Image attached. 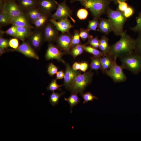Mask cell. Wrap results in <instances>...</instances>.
<instances>
[{
  "label": "cell",
  "mask_w": 141,
  "mask_h": 141,
  "mask_svg": "<svg viewBox=\"0 0 141 141\" xmlns=\"http://www.w3.org/2000/svg\"><path fill=\"white\" fill-rule=\"evenodd\" d=\"M93 72L91 70L80 74L75 78L69 90L72 93H79L81 95L86 87L92 82Z\"/></svg>",
  "instance_id": "4"
},
{
  "label": "cell",
  "mask_w": 141,
  "mask_h": 141,
  "mask_svg": "<svg viewBox=\"0 0 141 141\" xmlns=\"http://www.w3.org/2000/svg\"><path fill=\"white\" fill-rule=\"evenodd\" d=\"M120 36L118 42L110 46L107 54L114 59L133 52L135 48L136 39L132 38L126 31H124Z\"/></svg>",
  "instance_id": "1"
},
{
  "label": "cell",
  "mask_w": 141,
  "mask_h": 141,
  "mask_svg": "<svg viewBox=\"0 0 141 141\" xmlns=\"http://www.w3.org/2000/svg\"><path fill=\"white\" fill-rule=\"evenodd\" d=\"M9 40L1 37L0 38V48L5 49L9 46Z\"/></svg>",
  "instance_id": "44"
},
{
  "label": "cell",
  "mask_w": 141,
  "mask_h": 141,
  "mask_svg": "<svg viewBox=\"0 0 141 141\" xmlns=\"http://www.w3.org/2000/svg\"><path fill=\"white\" fill-rule=\"evenodd\" d=\"M72 10L67 5L66 1L64 0L62 2L58 3L56 10L52 15L51 18L58 21L69 17L75 23V21L72 17Z\"/></svg>",
  "instance_id": "7"
},
{
  "label": "cell",
  "mask_w": 141,
  "mask_h": 141,
  "mask_svg": "<svg viewBox=\"0 0 141 141\" xmlns=\"http://www.w3.org/2000/svg\"><path fill=\"white\" fill-rule=\"evenodd\" d=\"M80 66V63L75 62L73 64L72 68L73 70L77 71L79 70Z\"/></svg>",
  "instance_id": "48"
},
{
  "label": "cell",
  "mask_w": 141,
  "mask_h": 141,
  "mask_svg": "<svg viewBox=\"0 0 141 141\" xmlns=\"http://www.w3.org/2000/svg\"><path fill=\"white\" fill-rule=\"evenodd\" d=\"M31 28L26 27L17 26V32L15 38L24 41L33 34Z\"/></svg>",
  "instance_id": "19"
},
{
  "label": "cell",
  "mask_w": 141,
  "mask_h": 141,
  "mask_svg": "<svg viewBox=\"0 0 141 141\" xmlns=\"http://www.w3.org/2000/svg\"><path fill=\"white\" fill-rule=\"evenodd\" d=\"M64 99L69 103L71 113H72V110L73 107L77 105L80 102V99L76 93H72L69 97L67 98H65Z\"/></svg>",
  "instance_id": "23"
},
{
  "label": "cell",
  "mask_w": 141,
  "mask_h": 141,
  "mask_svg": "<svg viewBox=\"0 0 141 141\" xmlns=\"http://www.w3.org/2000/svg\"><path fill=\"white\" fill-rule=\"evenodd\" d=\"M57 5L58 3L54 0H40L38 3L41 10L47 15L56 9Z\"/></svg>",
  "instance_id": "15"
},
{
  "label": "cell",
  "mask_w": 141,
  "mask_h": 141,
  "mask_svg": "<svg viewBox=\"0 0 141 141\" xmlns=\"http://www.w3.org/2000/svg\"><path fill=\"white\" fill-rule=\"evenodd\" d=\"M58 68L52 62L50 63L48 66L47 72L49 75L52 76L58 72Z\"/></svg>",
  "instance_id": "39"
},
{
  "label": "cell",
  "mask_w": 141,
  "mask_h": 141,
  "mask_svg": "<svg viewBox=\"0 0 141 141\" xmlns=\"http://www.w3.org/2000/svg\"><path fill=\"white\" fill-rule=\"evenodd\" d=\"M110 1V0H86L80 3L85 8L89 10L94 18L98 19L107 12Z\"/></svg>",
  "instance_id": "3"
},
{
  "label": "cell",
  "mask_w": 141,
  "mask_h": 141,
  "mask_svg": "<svg viewBox=\"0 0 141 141\" xmlns=\"http://www.w3.org/2000/svg\"><path fill=\"white\" fill-rule=\"evenodd\" d=\"M98 28L97 31L105 35H108L111 32L113 31L110 21L105 18L99 19Z\"/></svg>",
  "instance_id": "16"
},
{
  "label": "cell",
  "mask_w": 141,
  "mask_h": 141,
  "mask_svg": "<svg viewBox=\"0 0 141 141\" xmlns=\"http://www.w3.org/2000/svg\"><path fill=\"white\" fill-rule=\"evenodd\" d=\"M124 69L121 65H118L116 63V59H114L111 67L106 70L104 73L110 77L114 83H119L126 81L127 77L124 73Z\"/></svg>",
  "instance_id": "6"
},
{
  "label": "cell",
  "mask_w": 141,
  "mask_h": 141,
  "mask_svg": "<svg viewBox=\"0 0 141 141\" xmlns=\"http://www.w3.org/2000/svg\"><path fill=\"white\" fill-rule=\"evenodd\" d=\"M66 67L64 78V86L66 90H69L70 87L76 77L81 74L80 71H75L72 69L69 64L65 62Z\"/></svg>",
  "instance_id": "11"
},
{
  "label": "cell",
  "mask_w": 141,
  "mask_h": 141,
  "mask_svg": "<svg viewBox=\"0 0 141 141\" xmlns=\"http://www.w3.org/2000/svg\"><path fill=\"white\" fill-rule=\"evenodd\" d=\"M58 31L52 23H51L47 24L44 30L45 40L51 42L56 40L58 36Z\"/></svg>",
  "instance_id": "14"
},
{
  "label": "cell",
  "mask_w": 141,
  "mask_h": 141,
  "mask_svg": "<svg viewBox=\"0 0 141 141\" xmlns=\"http://www.w3.org/2000/svg\"><path fill=\"white\" fill-rule=\"evenodd\" d=\"M57 29L62 33H69L70 29L74 26L72 25L68 18L62 19L57 21L52 19L49 20Z\"/></svg>",
  "instance_id": "13"
},
{
  "label": "cell",
  "mask_w": 141,
  "mask_h": 141,
  "mask_svg": "<svg viewBox=\"0 0 141 141\" xmlns=\"http://www.w3.org/2000/svg\"><path fill=\"white\" fill-rule=\"evenodd\" d=\"M86 0H69V1L71 3H73L77 1H79L81 2Z\"/></svg>",
  "instance_id": "49"
},
{
  "label": "cell",
  "mask_w": 141,
  "mask_h": 141,
  "mask_svg": "<svg viewBox=\"0 0 141 141\" xmlns=\"http://www.w3.org/2000/svg\"><path fill=\"white\" fill-rule=\"evenodd\" d=\"M57 80L55 79L52 80L49 85L46 87L48 91H54L56 90L59 91L62 90L61 87L64 86V84L61 85L58 84L57 83Z\"/></svg>",
  "instance_id": "31"
},
{
  "label": "cell",
  "mask_w": 141,
  "mask_h": 141,
  "mask_svg": "<svg viewBox=\"0 0 141 141\" xmlns=\"http://www.w3.org/2000/svg\"><path fill=\"white\" fill-rule=\"evenodd\" d=\"M138 33V37L136 39L133 52L141 57V31L139 32Z\"/></svg>",
  "instance_id": "30"
},
{
  "label": "cell",
  "mask_w": 141,
  "mask_h": 141,
  "mask_svg": "<svg viewBox=\"0 0 141 141\" xmlns=\"http://www.w3.org/2000/svg\"><path fill=\"white\" fill-rule=\"evenodd\" d=\"M48 19L47 14H44L37 19L34 22L35 26L39 27L43 26L46 21Z\"/></svg>",
  "instance_id": "34"
},
{
  "label": "cell",
  "mask_w": 141,
  "mask_h": 141,
  "mask_svg": "<svg viewBox=\"0 0 141 141\" xmlns=\"http://www.w3.org/2000/svg\"><path fill=\"white\" fill-rule=\"evenodd\" d=\"M20 6L25 9H31L36 4L35 0H18Z\"/></svg>",
  "instance_id": "28"
},
{
  "label": "cell",
  "mask_w": 141,
  "mask_h": 141,
  "mask_svg": "<svg viewBox=\"0 0 141 141\" xmlns=\"http://www.w3.org/2000/svg\"><path fill=\"white\" fill-rule=\"evenodd\" d=\"M137 24L134 27L131 28L130 30L133 32H139L141 31V12L136 17Z\"/></svg>",
  "instance_id": "38"
},
{
  "label": "cell",
  "mask_w": 141,
  "mask_h": 141,
  "mask_svg": "<svg viewBox=\"0 0 141 141\" xmlns=\"http://www.w3.org/2000/svg\"><path fill=\"white\" fill-rule=\"evenodd\" d=\"M84 51L83 44H80L71 49L70 54L75 59L77 56L82 54Z\"/></svg>",
  "instance_id": "26"
},
{
  "label": "cell",
  "mask_w": 141,
  "mask_h": 141,
  "mask_svg": "<svg viewBox=\"0 0 141 141\" xmlns=\"http://www.w3.org/2000/svg\"><path fill=\"white\" fill-rule=\"evenodd\" d=\"M2 10L7 12L11 17H15L24 14L21 9L13 0L1 2Z\"/></svg>",
  "instance_id": "9"
},
{
  "label": "cell",
  "mask_w": 141,
  "mask_h": 141,
  "mask_svg": "<svg viewBox=\"0 0 141 141\" xmlns=\"http://www.w3.org/2000/svg\"><path fill=\"white\" fill-rule=\"evenodd\" d=\"M72 35L69 33H62L56 40L58 47L65 54H70Z\"/></svg>",
  "instance_id": "8"
},
{
  "label": "cell",
  "mask_w": 141,
  "mask_h": 141,
  "mask_svg": "<svg viewBox=\"0 0 141 141\" xmlns=\"http://www.w3.org/2000/svg\"><path fill=\"white\" fill-rule=\"evenodd\" d=\"M17 32V26L14 25L4 33L15 37Z\"/></svg>",
  "instance_id": "40"
},
{
  "label": "cell",
  "mask_w": 141,
  "mask_h": 141,
  "mask_svg": "<svg viewBox=\"0 0 141 141\" xmlns=\"http://www.w3.org/2000/svg\"><path fill=\"white\" fill-rule=\"evenodd\" d=\"M115 0H114V2H115Z\"/></svg>",
  "instance_id": "53"
},
{
  "label": "cell",
  "mask_w": 141,
  "mask_h": 141,
  "mask_svg": "<svg viewBox=\"0 0 141 141\" xmlns=\"http://www.w3.org/2000/svg\"><path fill=\"white\" fill-rule=\"evenodd\" d=\"M134 10L132 7L128 6L127 8L123 12L125 17L127 19L132 16L134 14Z\"/></svg>",
  "instance_id": "41"
},
{
  "label": "cell",
  "mask_w": 141,
  "mask_h": 141,
  "mask_svg": "<svg viewBox=\"0 0 141 141\" xmlns=\"http://www.w3.org/2000/svg\"><path fill=\"white\" fill-rule=\"evenodd\" d=\"M109 39L105 36H102L99 40V48L105 54L108 53L110 46L109 45Z\"/></svg>",
  "instance_id": "21"
},
{
  "label": "cell",
  "mask_w": 141,
  "mask_h": 141,
  "mask_svg": "<svg viewBox=\"0 0 141 141\" xmlns=\"http://www.w3.org/2000/svg\"><path fill=\"white\" fill-rule=\"evenodd\" d=\"M56 74V80L61 79L64 78V72L63 70H61L58 71Z\"/></svg>",
  "instance_id": "47"
},
{
  "label": "cell",
  "mask_w": 141,
  "mask_h": 141,
  "mask_svg": "<svg viewBox=\"0 0 141 141\" xmlns=\"http://www.w3.org/2000/svg\"><path fill=\"white\" fill-rule=\"evenodd\" d=\"M30 39V45L34 49H37L40 47L43 40V36L41 32H37L32 34Z\"/></svg>",
  "instance_id": "18"
},
{
  "label": "cell",
  "mask_w": 141,
  "mask_h": 141,
  "mask_svg": "<svg viewBox=\"0 0 141 141\" xmlns=\"http://www.w3.org/2000/svg\"><path fill=\"white\" fill-rule=\"evenodd\" d=\"M85 8H82L79 9L77 11V15L78 18L81 20H84L87 17L88 14V11Z\"/></svg>",
  "instance_id": "36"
},
{
  "label": "cell",
  "mask_w": 141,
  "mask_h": 141,
  "mask_svg": "<svg viewBox=\"0 0 141 141\" xmlns=\"http://www.w3.org/2000/svg\"><path fill=\"white\" fill-rule=\"evenodd\" d=\"M81 96L84 100L83 103L84 104L87 103L89 101H93V100L95 99H98V98L93 95L90 92L83 93Z\"/></svg>",
  "instance_id": "32"
},
{
  "label": "cell",
  "mask_w": 141,
  "mask_h": 141,
  "mask_svg": "<svg viewBox=\"0 0 141 141\" xmlns=\"http://www.w3.org/2000/svg\"><path fill=\"white\" fill-rule=\"evenodd\" d=\"M99 21L98 19L94 18L92 20L89 21L87 29L90 31H96L98 27Z\"/></svg>",
  "instance_id": "35"
},
{
  "label": "cell",
  "mask_w": 141,
  "mask_h": 141,
  "mask_svg": "<svg viewBox=\"0 0 141 141\" xmlns=\"http://www.w3.org/2000/svg\"><path fill=\"white\" fill-rule=\"evenodd\" d=\"M124 69L137 74L141 71V57L133 52L122 55L118 57Z\"/></svg>",
  "instance_id": "5"
},
{
  "label": "cell",
  "mask_w": 141,
  "mask_h": 141,
  "mask_svg": "<svg viewBox=\"0 0 141 141\" xmlns=\"http://www.w3.org/2000/svg\"><path fill=\"white\" fill-rule=\"evenodd\" d=\"M79 32L80 31L79 30H77L74 31V34L72 35V37L71 49L81 44Z\"/></svg>",
  "instance_id": "29"
},
{
  "label": "cell",
  "mask_w": 141,
  "mask_h": 141,
  "mask_svg": "<svg viewBox=\"0 0 141 141\" xmlns=\"http://www.w3.org/2000/svg\"><path fill=\"white\" fill-rule=\"evenodd\" d=\"M9 46L13 49L17 48L19 45V42L17 38H15L10 39L9 41Z\"/></svg>",
  "instance_id": "42"
},
{
  "label": "cell",
  "mask_w": 141,
  "mask_h": 141,
  "mask_svg": "<svg viewBox=\"0 0 141 141\" xmlns=\"http://www.w3.org/2000/svg\"><path fill=\"white\" fill-rule=\"evenodd\" d=\"M11 24L16 26L26 27L32 28L26 17L24 14L15 17H11Z\"/></svg>",
  "instance_id": "17"
},
{
  "label": "cell",
  "mask_w": 141,
  "mask_h": 141,
  "mask_svg": "<svg viewBox=\"0 0 141 141\" xmlns=\"http://www.w3.org/2000/svg\"><path fill=\"white\" fill-rule=\"evenodd\" d=\"M28 16L30 19L33 22L37 19L36 15L34 9L31 10L28 13Z\"/></svg>",
  "instance_id": "46"
},
{
  "label": "cell",
  "mask_w": 141,
  "mask_h": 141,
  "mask_svg": "<svg viewBox=\"0 0 141 141\" xmlns=\"http://www.w3.org/2000/svg\"><path fill=\"white\" fill-rule=\"evenodd\" d=\"M101 57L93 56L90 57L91 62L90 64L91 70L97 71L101 68Z\"/></svg>",
  "instance_id": "24"
},
{
  "label": "cell",
  "mask_w": 141,
  "mask_h": 141,
  "mask_svg": "<svg viewBox=\"0 0 141 141\" xmlns=\"http://www.w3.org/2000/svg\"><path fill=\"white\" fill-rule=\"evenodd\" d=\"M11 51L19 52L26 56L36 60L39 59V57L33 48L28 43L23 41L22 43L15 49L10 50Z\"/></svg>",
  "instance_id": "12"
},
{
  "label": "cell",
  "mask_w": 141,
  "mask_h": 141,
  "mask_svg": "<svg viewBox=\"0 0 141 141\" xmlns=\"http://www.w3.org/2000/svg\"><path fill=\"white\" fill-rule=\"evenodd\" d=\"M79 35L81 39L85 41L86 40L93 37L92 35L89 33L90 31L87 29H85L81 28L79 30Z\"/></svg>",
  "instance_id": "33"
},
{
  "label": "cell",
  "mask_w": 141,
  "mask_h": 141,
  "mask_svg": "<svg viewBox=\"0 0 141 141\" xmlns=\"http://www.w3.org/2000/svg\"><path fill=\"white\" fill-rule=\"evenodd\" d=\"M5 52V49L0 48V56Z\"/></svg>",
  "instance_id": "50"
},
{
  "label": "cell",
  "mask_w": 141,
  "mask_h": 141,
  "mask_svg": "<svg viewBox=\"0 0 141 141\" xmlns=\"http://www.w3.org/2000/svg\"><path fill=\"white\" fill-rule=\"evenodd\" d=\"M11 17L7 12L1 10L0 14V23L3 25L11 24Z\"/></svg>",
  "instance_id": "27"
},
{
  "label": "cell",
  "mask_w": 141,
  "mask_h": 141,
  "mask_svg": "<svg viewBox=\"0 0 141 141\" xmlns=\"http://www.w3.org/2000/svg\"><path fill=\"white\" fill-rule=\"evenodd\" d=\"M111 1H114V0H110Z\"/></svg>",
  "instance_id": "52"
},
{
  "label": "cell",
  "mask_w": 141,
  "mask_h": 141,
  "mask_svg": "<svg viewBox=\"0 0 141 141\" xmlns=\"http://www.w3.org/2000/svg\"><path fill=\"white\" fill-rule=\"evenodd\" d=\"M127 0H115L114 2L115 3H116V2L117 1H125Z\"/></svg>",
  "instance_id": "51"
},
{
  "label": "cell",
  "mask_w": 141,
  "mask_h": 141,
  "mask_svg": "<svg viewBox=\"0 0 141 141\" xmlns=\"http://www.w3.org/2000/svg\"><path fill=\"white\" fill-rule=\"evenodd\" d=\"M65 54L58 47L51 43L49 44L45 57L46 60L55 59L63 63L65 62L62 59V56Z\"/></svg>",
  "instance_id": "10"
},
{
  "label": "cell",
  "mask_w": 141,
  "mask_h": 141,
  "mask_svg": "<svg viewBox=\"0 0 141 141\" xmlns=\"http://www.w3.org/2000/svg\"><path fill=\"white\" fill-rule=\"evenodd\" d=\"M107 13L114 34L120 36L124 31V25L127 19L125 17L123 12L118 9L114 10L109 7Z\"/></svg>",
  "instance_id": "2"
},
{
  "label": "cell",
  "mask_w": 141,
  "mask_h": 141,
  "mask_svg": "<svg viewBox=\"0 0 141 141\" xmlns=\"http://www.w3.org/2000/svg\"><path fill=\"white\" fill-rule=\"evenodd\" d=\"M85 45H89L97 49L99 48V40L97 36L92 37L88 39V41Z\"/></svg>",
  "instance_id": "37"
},
{
  "label": "cell",
  "mask_w": 141,
  "mask_h": 141,
  "mask_svg": "<svg viewBox=\"0 0 141 141\" xmlns=\"http://www.w3.org/2000/svg\"><path fill=\"white\" fill-rule=\"evenodd\" d=\"M83 46L85 51L92 55L94 56L102 57L105 55L101 51L90 45L83 44Z\"/></svg>",
  "instance_id": "22"
},
{
  "label": "cell",
  "mask_w": 141,
  "mask_h": 141,
  "mask_svg": "<svg viewBox=\"0 0 141 141\" xmlns=\"http://www.w3.org/2000/svg\"><path fill=\"white\" fill-rule=\"evenodd\" d=\"M64 93V92L58 93L52 91V93L49 96V101L51 104L54 106L57 104L59 103L60 97Z\"/></svg>",
  "instance_id": "25"
},
{
  "label": "cell",
  "mask_w": 141,
  "mask_h": 141,
  "mask_svg": "<svg viewBox=\"0 0 141 141\" xmlns=\"http://www.w3.org/2000/svg\"><path fill=\"white\" fill-rule=\"evenodd\" d=\"M114 59L111 56L107 54L101 58V69L103 73L109 69L112 66Z\"/></svg>",
  "instance_id": "20"
},
{
  "label": "cell",
  "mask_w": 141,
  "mask_h": 141,
  "mask_svg": "<svg viewBox=\"0 0 141 141\" xmlns=\"http://www.w3.org/2000/svg\"><path fill=\"white\" fill-rule=\"evenodd\" d=\"M116 3L118 4V9L122 12L124 11L128 6V4L125 1H117Z\"/></svg>",
  "instance_id": "43"
},
{
  "label": "cell",
  "mask_w": 141,
  "mask_h": 141,
  "mask_svg": "<svg viewBox=\"0 0 141 141\" xmlns=\"http://www.w3.org/2000/svg\"><path fill=\"white\" fill-rule=\"evenodd\" d=\"M88 64L86 62H82L80 63V66L79 70L84 73L86 72L88 69Z\"/></svg>",
  "instance_id": "45"
}]
</instances>
